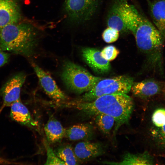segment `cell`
<instances>
[{
	"instance_id": "1",
	"label": "cell",
	"mask_w": 165,
	"mask_h": 165,
	"mask_svg": "<svg viewBox=\"0 0 165 165\" xmlns=\"http://www.w3.org/2000/svg\"><path fill=\"white\" fill-rule=\"evenodd\" d=\"M63 106L74 108L88 116L99 114H106L116 120V130L129 121L134 108L132 99L127 94H116L103 95L87 102L75 101Z\"/></svg>"
},
{
	"instance_id": "3",
	"label": "cell",
	"mask_w": 165,
	"mask_h": 165,
	"mask_svg": "<svg viewBox=\"0 0 165 165\" xmlns=\"http://www.w3.org/2000/svg\"><path fill=\"white\" fill-rule=\"evenodd\" d=\"M61 77L67 87L77 94L89 91L102 79L93 75L82 67L69 61L64 63Z\"/></svg>"
},
{
	"instance_id": "15",
	"label": "cell",
	"mask_w": 165,
	"mask_h": 165,
	"mask_svg": "<svg viewBox=\"0 0 165 165\" xmlns=\"http://www.w3.org/2000/svg\"><path fill=\"white\" fill-rule=\"evenodd\" d=\"M150 6L154 25L165 37V0H154Z\"/></svg>"
},
{
	"instance_id": "24",
	"label": "cell",
	"mask_w": 165,
	"mask_h": 165,
	"mask_svg": "<svg viewBox=\"0 0 165 165\" xmlns=\"http://www.w3.org/2000/svg\"><path fill=\"white\" fill-rule=\"evenodd\" d=\"M8 163V162L5 161L4 160L1 159L0 158V164L3 163Z\"/></svg>"
},
{
	"instance_id": "8",
	"label": "cell",
	"mask_w": 165,
	"mask_h": 165,
	"mask_svg": "<svg viewBox=\"0 0 165 165\" xmlns=\"http://www.w3.org/2000/svg\"><path fill=\"white\" fill-rule=\"evenodd\" d=\"M21 13L16 0H0V29L18 22Z\"/></svg>"
},
{
	"instance_id": "19",
	"label": "cell",
	"mask_w": 165,
	"mask_h": 165,
	"mask_svg": "<svg viewBox=\"0 0 165 165\" xmlns=\"http://www.w3.org/2000/svg\"><path fill=\"white\" fill-rule=\"evenodd\" d=\"M94 116L95 122L99 130L105 134H109L116 123L115 119L103 114H99Z\"/></svg>"
},
{
	"instance_id": "10",
	"label": "cell",
	"mask_w": 165,
	"mask_h": 165,
	"mask_svg": "<svg viewBox=\"0 0 165 165\" xmlns=\"http://www.w3.org/2000/svg\"><path fill=\"white\" fill-rule=\"evenodd\" d=\"M151 122L152 138L159 146L165 149V108L156 109L152 115Z\"/></svg>"
},
{
	"instance_id": "4",
	"label": "cell",
	"mask_w": 165,
	"mask_h": 165,
	"mask_svg": "<svg viewBox=\"0 0 165 165\" xmlns=\"http://www.w3.org/2000/svg\"><path fill=\"white\" fill-rule=\"evenodd\" d=\"M133 82L132 78L124 75L102 79L77 101H90L105 95L127 94Z\"/></svg>"
},
{
	"instance_id": "11",
	"label": "cell",
	"mask_w": 165,
	"mask_h": 165,
	"mask_svg": "<svg viewBox=\"0 0 165 165\" xmlns=\"http://www.w3.org/2000/svg\"><path fill=\"white\" fill-rule=\"evenodd\" d=\"M74 150L79 162L91 160L102 155L104 152L103 146L100 143L88 141L79 142L75 147Z\"/></svg>"
},
{
	"instance_id": "6",
	"label": "cell",
	"mask_w": 165,
	"mask_h": 165,
	"mask_svg": "<svg viewBox=\"0 0 165 165\" xmlns=\"http://www.w3.org/2000/svg\"><path fill=\"white\" fill-rule=\"evenodd\" d=\"M26 75L23 73L16 74L10 78L0 90L5 106H10L14 102L20 100L21 87L25 80Z\"/></svg>"
},
{
	"instance_id": "22",
	"label": "cell",
	"mask_w": 165,
	"mask_h": 165,
	"mask_svg": "<svg viewBox=\"0 0 165 165\" xmlns=\"http://www.w3.org/2000/svg\"><path fill=\"white\" fill-rule=\"evenodd\" d=\"M119 53V50L112 45L105 47L100 52L101 57L108 61L114 60Z\"/></svg>"
},
{
	"instance_id": "5",
	"label": "cell",
	"mask_w": 165,
	"mask_h": 165,
	"mask_svg": "<svg viewBox=\"0 0 165 165\" xmlns=\"http://www.w3.org/2000/svg\"><path fill=\"white\" fill-rule=\"evenodd\" d=\"M98 0H66L64 7L68 18L76 23L88 20L97 6Z\"/></svg>"
},
{
	"instance_id": "20",
	"label": "cell",
	"mask_w": 165,
	"mask_h": 165,
	"mask_svg": "<svg viewBox=\"0 0 165 165\" xmlns=\"http://www.w3.org/2000/svg\"><path fill=\"white\" fill-rule=\"evenodd\" d=\"M46 151L47 158L45 165H65L57 156L54 150L50 146L47 141L45 142Z\"/></svg>"
},
{
	"instance_id": "12",
	"label": "cell",
	"mask_w": 165,
	"mask_h": 165,
	"mask_svg": "<svg viewBox=\"0 0 165 165\" xmlns=\"http://www.w3.org/2000/svg\"><path fill=\"white\" fill-rule=\"evenodd\" d=\"M162 88V84L160 82L151 79L133 82L130 90L134 96L146 98L159 94Z\"/></svg>"
},
{
	"instance_id": "13",
	"label": "cell",
	"mask_w": 165,
	"mask_h": 165,
	"mask_svg": "<svg viewBox=\"0 0 165 165\" xmlns=\"http://www.w3.org/2000/svg\"><path fill=\"white\" fill-rule=\"evenodd\" d=\"M10 116L12 119L21 124L35 128L38 123L33 119L28 108L20 100L13 103L11 106Z\"/></svg>"
},
{
	"instance_id": "23",
	"label": "cell",
	"mask_w": 165,
	"mask_h": 165,
	"mask_svg": "<svg viewBox=\"0 0 165 165\" xmlns=\"http://www.w3.org/2000/svg\"><path fill=\"white\" fill-rule=\"evenodd\" d=\"M9 54L3 50L0 46V68L8 62Z\"/></svg>"
},
{
	"instance_id": "7",
	"label": "cell",
	"mask_w": 165,
	"mask_h": 165,
	"mask_svg": "<svg viewBox=\"0 0 165 165\" xmlns=\"http://www.w3.org/2000/svg\"><path fill=\"white\" fill-rule=\"evenodd\" d=\"M32 66L40 85L47 95L57 101L66 99V96L50 75L35 64L32 63Z\"/></svg>"
},
{
	"instance_id": "9",
	"label": "cell",
	"mask_w": 165,
	"mask_h": 165,
	"mask_svg": "<svg viewBox=\"0 0 165 165\" xmlns=\"http://www.w3.org/2000/svg\"><path fill=\"white\" fill-rule=\"evenodd\" d=\"M101 51L92 48H85L82 50V55L86 62L94 71L103 74L110 70V63L102 58Z\"/></svg>"
},
{
	"instance_id": "17",
	"label": "cell",
	"mask_w": 165,
	"mask_h": 165,
	"mask_svg": "<svg viewBox=\"0 0 165 165\" xmlns=\"http://www.w3.org/2000/svg\"><path fill=\"white\" fill-rule=\"evenodd\" d=\"M102 163L110 165H151L153 162L150 156L145 152L137 154L127 153L119 162L105 161Z\"/></svg>"
},
{
	"instance_id": "25",
	"label": "cell",
	"mask_w": 165,
	"mask_h": 165,
	"mask_svg": "<svg viewBox=\"0 0 165 165\" xmlns=\"http://www.w3.org/2000/svg\"><path fill=\"white\" fill-rule=\"evenodd\" d=\"M163 92H164V94L165 96V85L164 87V88H163Z\"/></svg>"
},
{
	"instance_id": "21",
	"label": "cell",
	"mask_w": 165,
	"mask_h": 165,
	"mask_svg": "<svg viewBox=\"0 0 165 165\" xmlns=\"http://www.w3.org/2000/svg\"><path fill=\"white\" fill-rule=\"evenodd\" d=\"M120 32L114 28L107 26L102 34L104 41L107 43H112L116 41L118 39Z\"/></svg>"
},
{
	"instance_id": "14",
	"label": "cell",
	"mask_w": 165,
	"mask_h": 165,
	"mask_svg": "<svg viewBox=\"0 0 165 165\" xmlns=\"http://www.w3.org/2000/svg\"><path fill=\"white\" fill-rule=\"evenodd\" d=\"M94 134L93 126L88 123L73 125L66 129L64 137L71 141H89Z\"/></svg>"
},
{
	"instance_id": "16",
	"label": "cell",
	"mask_w": 165,
	"mask_h": 165,
	"mask_svg": "<svg viewBox=\"0 0 165 165\" xmlns=\"http://www.w3.org/2000/svg\"><path fill=\"white\" fill-rule=\"evenodd\" d=\"M47 141L54 144L60 141L64 137L66 129L53 116H50L44 127Z\"/></svg>"
},
{
	"instance_id": "18",
	"label": "cell",
	"mask_w": 165,
	"mask_h": 165,
	"mask_svg": "<svg viewBox=\"0 0 165 165\" xmlns=\"http://www.w3.org/2000/svg\"><path fill=\"white\" fill-rule=\"evenodd\" d=\"M54 151L65 165H76L79 162L75 154L74 149L70 145L61 146Z\"/></svg>"
},
{
	"instance_id": "2",
	"label": "cell",
	"mask_w": 165,
	"mask_h": 165,
	"mask_svg": "<svg viewBox=\"0 0 165 165\" xmlns=\"http://www.w3.org/2000/svg\"><path fill=\"white\" fill-rule=\"evenodd\" d=\"M38 34L30 24H9L0 29V46L5 51L29 57L34 53Z\"/></svg>"
}]
</instances>
